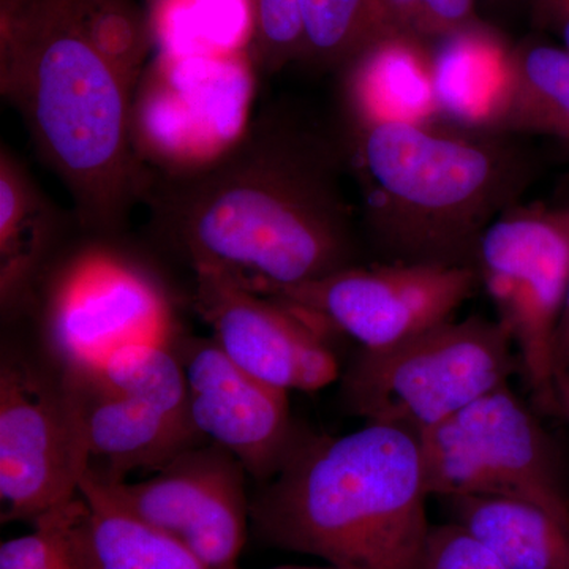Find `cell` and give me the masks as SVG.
Listing matches in <instances>:
<instances>
[{
    "label": "cell",
    "instance_id": "6da1fadb",
    "mask_svg": "<svg viewBox=\"0 0 569 569\" xmlns=\"http://www.w3.org/2000/svg\"><path fill=\"white\" fill-rule=\"evenodd\" d=\"M343 163L312 123L269 111L208 162L151 179L144 198L194 272L271 296L358 264Z\"/></svg>",
    "mask_w": 569,
    "mask_h": 569
},
{
    "label": "cell",
    "instance_id": "7a4b0ae2",
    "mask_svg": "<svg viewBox=\"0 0 569 569\" xmlns=\"http://www.w3.org/2000/svg\"><path fill=\"white\" fill-rule=\"evenodd\" d=\"M137 78L99 47L73 0H2L3 93L88 227H119L151 181L133 151Z\"/></svg>",
    "mask_w": 569,
    "mask_h": 569
},
{
    "label": "cell",
    "instance_id": "3957f363",
    "mask_svg": "<svg viewBox=\"0 0 569 569\" xmlns=\"http://www.w3.org/2000/svg\"><path fill=\"white\" fill-rule=\"evenodd\" d=\"M516 137L440 116L351 126L347 162L377 263L477 269L482 234L537 178Z\"/></svg>",
    "mask_w": 569,
    "mask_h": 569
},
{
    "label": "cell",
    "instance_id": "277c9868",
    "mask_svg": "<svg viewBox=\"0 0 569 569\" xmlns=\"http://www.w3.org/2000/svg\"><path fill=\"white\" fill-rule=\"evenodd\" d=\"M418 437L365 425L302 436L250 500V523L272 548L347 569H418L430 523Z\"/></svg>",
    "mask_w": 569,
    "mask_h": 569
},
{
    "label": "cell",
    "instance_id": "5b68a950",
    "mask_svg": "<svg viewBox=\"0 0 569 569\" xmlns=\"http://www.w3.org/2000/svg\"><path fill=\"white\" fill-rule=\"evenodd\" d=\"M518 372V350L500 321L451 318L385 350H361L342 378V397L365 425L419 437Z\"/></svg>",
    "mask_w": 569,
    "mask_h": 569
},
{
    "label": "cell",
    "instance_id": "8992f818",
    "mask_svg": "<svg viewBox=\"0 0 569 569\" xmlns=\"http://www.w3.org/2000/svg\"><path fill=\"white\" fill-rule=\"evenodd\" d=\"M418 440L430 497L520 498L569 526V490L556 448L508 385Z\"/></svg>",
    "mask_w": 569,
    "mask_h": 569
},
{
    "label": "cell",
    "instance_id": "52a82bcc",
    "mask_svg": "<svg viewBox=\"0 0 569 569\" xmlns=\"http://www.w3.org/2000/svg\"><path fill=\"white\" fill-rule=\"evenodd\" d=\"M477 271L535 399L559 413L553 343L569 277L563 209L518 204L498 217L479 242Z\"/></svg>",
    "mask_w": 569,
    "mask_h": 569
},
{
    "label": "cell",
    "instance_id": "ba28073f",
    "mask_svg": "<svg viewBox=\"0 0 569 569\" xmlns=\"http://www.w3.org/2000/svg\"><path fill=\"white\" fill-rule=\"evenodd\" d=\"M481 288L475 268L355 264L268 296L317 329L350 337L361 350H385L455 318Z\"/></svg>",
    "mask_w": 569,
    "mask_h": 569
},
{
    "label": "cell",
    "instance_id": "9c48e42d",
    "mask_svg": "<svg viewBox=\"0 0 569 569\" xmlns=\"http://www.w3.org/2000/svg\"><path fill=\"white\" fill-rule=\"evenodd\" d=\"M89 471L77 397L28 367L0 369V519L29 522L70 503Z\"/></svg>",
    "mask_w": 569,
    "mask_h": 569
},
{
    "label": "cell",
    "instance_id": "30bf717a",
    "mask_svg": "<svg viewBox=\"0 0 569 569\" xmlns=\"http://www.w3.org/2000/svg\"><path fill=\"white\" fill-rule=\"evenodd\" d=\"M91 477L119 507L173 538L206 568L239 569L250 523L247 471L223 448L187 449L141 482Z\"/></svg>",
    "mask_w": 569,
    "mask_h": 569
},
{
    "label": "cell",
    "instance_id": "8fae6325",
    "mask_svg": "<svg viewBox=\"0 0 569 569\" xmlns=\"http://www.w3.org/2000/svg\"><path fill=\"white\" fill-rule=\"evenodd\" d=\"M170 331L159 291L107 254L80 258L52 298L50 340L66 376L91 373L123 347L170 343Z\"/></svg>",
    "mask_w": 569,
    "mask_h": 569
},
{
    "label": "cell",
    "instance_id": "7c38bea8",
    "mask_svg": "<svg viewBox=\"0 0 569 569\" xmlns=\"http://www.w3.org/2000/svg\"><path fill=\"white\" fill-rule=\"evenodd\" d=\"M194 279V307L236 366L288 392H313L337 380L335 351L305 317L227 277L198 271Z\"/></svg>",
    "mask_w": 569,
    "mask_h": 569
},
{
    "label": "cell",
    "instance_id": "4fadbf2b",
    "mask_svg": "<svg viewBox=\"0 0 569 569\" xmlns=\"http://www.w3.org/2000/svg\"><path fill=\"white\" fill-rule=\"evenodd\" d=\"M178 356L197 432L233 455L250 477L271 481L299 438L288 391L247 373L213 340H187Z\"/></svg>",
    "mask_w": 569,
    "mask_h": 569
},
{
    "label": "cell",
    "instance_id": "5bb4252c",
    "mask_svg": "<svg viewBox=\"0 0 569 569\" xmlns=\"http://www.w3.org/2000/svg\"><path fill=\"white\" fill-rule=\"evenodd\" d=\"M77 397L89 449V473L103 482L126 481L141 468L159 470L203 443L192 422L122 395L93 376H66Z\"/></svg>",
    "mask_w": 569,
    "mask_h": 569
},
{
    "label": "cell",
    "instance_id": "9a60e30c",
    "mask_svg": "<svg viewBox=\"0 0 569 569\" xmlns=\"http://www.w3.org/2000/svg\"><path fill=\"white\" fill-rule=\"evenodd\" d=\"M350 126L438 118L432 52L421 41L389 36L346 67Z\"/></svg>",
    "mask_w": 569,
    "mask_h": 569
},
{
    "label": "cell",
    "instance_id": "2e32d148",
    "mask_svg": "<svg viewBox=\"0 0 569 569\" xmlns=\"http://www.w3.org/2000/svg\"><path fill=\"white\" fill-rule=\"evenodd\" d=\"M81 569H208L192 552L119 507L86 473L71 523Z\"/></svg>",
    "mask_w": 569,
    "mask_h": 569
},
{
    "label": "cell",
    "instance_id": "e0dca14e",
    "mask_svg": "<svg viewBox=\"0 0 569 569\" xmlns=\"http://www.w3.org/2000/svg\"><path fill=\"white\" fill-rule=\"evenodd\" d=\"M488 129L541 134L569 146V51L538 37L509 47Z\"/></svg>",
    "mask_w": 569,
    "mask_h": 569
},
{
    "label": "cell",
    "instance_id": "ac0fdd59",
    "mask_svg": "<svg viewBox=\"0 0 569 569\" xmlns=\"http://www.w3.org/2000/svg\"><path fill=\"white\" fill-rule=\"evenodd\" d=\"M441 500L449 520L481 541L508 569H569V526L548 509L511 497Z\"/></svg>",
    "mask_w": 569,
    "mask_h": 569
},
{
    "label": "cell",
    "instance_id": "d6986e66",
    "mask_svg": "<svg viewBox=\"0 0 569 569\" xmlns=\"http://www.w3.org/2000/svg\"><path fill=\"white\" fill-rule=\"evenodd\" d=\"M509 47L488 24L430 47L440 118L488 127L505 78Z\"/></svg>",
    "mask_w": 569,
    "mask_h": 569
},
{
    "label": "cell",
    "instance_id": "ffe728a7",
    "mask_svg": "<svg viewBox=\"0 0 569 569\" xmlns=\"http://www.w3.org/2000/svg\"><path fill=\"white\" fill-rule=\"evenodd\" d=\"M52 217L20 163L2 151L0 163V290L2 301L20 291L39 263Z\"/></svg>",
    "mask_w": 569,
    "mask_h": 569
},
{
    "label": "cell",
    "instance_id": "44dd1931",
    "mask_svg": "<svg viewBox=\"0 0 569 569\" xmlns=\"http://www.w3.org/2000/svg\"><path fill=\"white\" fill-rule=\"evenodd\" d=\"M301 61L346 67L389 36L378 0H298Z\"/></svg>",
    "mask_w": 569,
    "mask_h": 569
},
{
    "label": "cell",
    "instance_id": "7402d4cb",
    "mask_svg": "<svg viewBox=\"0 0 569 569\" xmlns=\"http://www.w3.org/2000/svg\"><path fill=\"white\" fill-rule=\"evenodd\" d=\"M153 28L168 52L189 56L252 41L250 0H156Z\"/></svg>",
    "mask_w": 569,
    "mask_h": 569
},
{
    "label": "cell",
    "instance_id": "603a6c76",
    "mask_svg": "<svg viewBox=\"0 0 569 569\" xmlns=\"http://www.w3.org/2000/svg\"><path fill=\"white\" fill-rule=\"evenodd\" d=\"M84 376L97 377L114 391L142 400L170 417L192 422L186 372L170 343L123 347L99 369Z\"/></svg>",
    "mask_w": 569,
    "mask_h": 569
},
{
    "label": "cell",
    "instance_id": "cb8c5ba5",
    "mask_svg": "<svg viewBox=\"0 0 569 569\" xmlns=\"http://www.w3.org/2000/svg\"><path fill=\"white\" fill-rule=\"evenodd\" d=\"M389 33L427 47L485 24L475 0H378Z\"/></svg>",
    "mask_w": 569,
    "mask_h": 569
},
{
    "label": "cell",
    "instance_id": "d4e9b609",
    "mask_svg": "<svg viewBox=\"0 0 569 569\" xmlns=\"http://www.w3.org/2000/svg\"><path fill=\"white\" fill-rule=\"evenodd\" d=\"M78 497L31 523L32 531L0 546V569H81L71 539Z\"/></svg>",
    "mask_w": 569,
    "mask_h": 569
},
{
    "label": "cell",
    "instance_id": "484cf974",
    "mask_svg": "<svg viewBox=\"0 0 569 569\" xmlns=\"http://www.w3.org/2000/svg\"><path fill=\"white\" fill-rule=\"evenodd\" d=\"M253 32L250 52L261 69L274 73L301 61L302 31L298 0H250Z\"/></svg>",
    "mask_w": 569,
    "mask_h": 569
},
{
    "label": "cell",
    "instance_id": "4316f807",
    "mask_svg": "<svg viewBox=\"0 0 569 569\" xmlns=\"http://www.w3.org/2000/svg\"><path fill=\"white\" fill-rule=\"evenodd\" d=\"M418 569H508L458 523L430 526Z\"/></svg>",
    "mask_w": 569,
    "mask_h": 569
},
{
    "label": "cell",
    "instance_id": "83f0119b",
    "mask_svg": "<svg viewBox=\"0 0 569 569\" xmlns=\"http://www.w3.org/2000/svg\"><path fill=\"white\" fill-rule=\"evenodd\" d=\"M530 17L539 31L549 33L569 51V0H527Z\"/></svg>",
    "mask_w": 569,
    "mask_h": 569
},
{
    "label": "cell",
    "instance_id": "f1b7e54d",
    "mask_svg": "<svg viewBox=\"0 0 569 569\" xmlns=\"http://www.w3.org/2000/svg\"><path fill=\"white\" fill-rule=\"evenodd\" d=\"M565 219H567L569 234V206L563 208ZM553 366H556V376L569 373V277L567 295H565L563 310H561L559 328H557L556 343H553Z\"/></svg>",
    "mask_w": 569,
    "mask_h": 569
},
{
    "label": "cell",
    "instance_id": "f546056e",
    "mask_svg": "<svg viewBox=\"0 0 569 569\" xmlns=\"http://www.w3.org/2000/svg\"><path fill=\"white\" fill-rule=\"evenodd\" d=\"M557 400H559V413L569 421V373L557 377Z\"/></svg>",
    "mask_w": 569,
    "mask_h": 569
},
{
    "label": "cell",
    "instance_id": "4dcf8cb0",
    "mask_svg": "<svg viewBox=\"0 0 569 569\" xmlns=\"http://www.w3.org/2000/svg\"><path fill=\"white\" fill-rule=\"evenodd\" d=\"M241 569V568H239ZM269 569H347L342 567H335V565H326V567H277Z\"/></svg>",
    "mask_w": 569,
    "mask_h": 569
}]
</instances>
